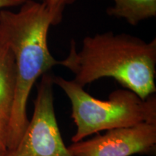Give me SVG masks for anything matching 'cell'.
Returning <instances> with one entry per match:
<instances>
[{"label": "cell", "instance_id": "cell-12", "mask_svg": "<svg viewBox=\"0 0 156 156\" xmlns=\"http://www.w3.org/2000/svg\"><path fill=\"white\" fill-rule=\"evenodd\" d=\"M36 1H38V2H44V0H36Z\"/></svg>", "mask_w": 156, "mask_h": 156}, {"label": "cell", "instance_id": "cell-8", "mask_svg": "<svg viewBox=\"0 0 156 156\" xmlns=\"http://www.w3.org/2000/svg\"><path fill=\"white\" fill-rule=\"evenodd\" d=\"M77 0H44L46 8L51 18V25H57L63 19L66 7L73 5Z\"/></svg>", "mask_w": 156, "mask_h": 156}, {"label": "cell", "instance_id": "cell-6", "mask_svg": "<svg viewBox=\"0 0 156 156\" xmlns=\"http://www.w3.org/2000/svg\"><path fill=\"white\" fill-rule=\"evenodd\" d=\"M16 87V67L8 46L0 44V129L7 135Z\"/></svg>", "mask_w": 156, "mask_h": 156}, {"label": "cell", "instance_id": "cell-4", "mask_svg": "<svg viewBox=\"0 0 156 156\" xmlns=\"http://www.w3.org/2000/svg\"><path fill=\"white\" fill-rule=\"evenodd\" d=\"M54 77L43 75L34 101V111L22 137L5 156H72L65 145L54 105Z\"/></svg>", "mask_w": 156, "mask_h": 156}, {"label": "cell", "instance_id": "cell-2", "mask_svg": "<svg viewBox=\"0 0 156 156\" xmlns=\"http://www.w3.org/2000/svg\"><path fill=\"white\" fill-rule=\"evenodd\" d=\"M51 18L44 2L26 0L17 12L0 10V44L16 67V87L6 135L7 151L16 147L28 124L27 104L37 80L58 64L48 46Z\"/></svg>", "mask_w": 156, "mask_h": 156}, {"label": "cell", "instance_id": "cell-1", "mask_svg": "<svg viewBox=\"0 0 156 156\" xmlns=\"http://www.w3.org/2000/svg\"><path fill=\"white\" fill-rule=\"evenodd\" d=\"M57 65L69 69L82 87L111 77L142 100L156 92V39L149 42L127 34L108 32L83 38L77 50L72 39L67 57Z\"/></svg>", "mask_w": 156, "mask_h": 156}, {"label": "cell", "instance_id": "cell-9", "mask_svg": "<svg viewBox=\"0 0 156 156\" xmlns=\"http://www.w3.org/2000/svg\"><path fill=\"white\" fill-rule=\"evenodd\" d=\"M25 2L26 0H0V10L9 7L21 6Z\"/></svg>", "mask_w": 156, "mask_h": 156}, {"label": "cell", "instance_id": "cell-5", "mask_svg": "<svg viewBox=\"0 0 156 156\" xmlns=\"http://www.w3.org/2000/svg\"><path fill=\"white\" fill-rule=\"evenodd\" d=\"M72 156H132L153 155L156 150V124L141 123L106 131L103 134L73 142Z\"/></svg>", "mask_w": 156, "mask_h": 156}, {"label": "cell", "instance_id": "cell-11", "mask_svg": "<svg viewBox=\"0 0 156 156\" xmlns=\"http://www.w3.org/2000/svg\"><path fill=\"white\" fill-rule=\"evenodd\" d=\"M5 153H2V152H0V156H5Z\"/></svg>", "mask_w": 156, "mask_h": 156}, {"label": "cell", "instance_id": "cell-3", "mask_svg": "<svg viewBox=\"0 0 156 156\" xmlns=\"http://www.w3.org/2000/svg\"><path fill=\"white\" fill-rule=\"evenodd\" d=\"M54 84L60 87L71 103V116L76 125L72 142L81 141L102 131L129 127L141 124H156L155 95L142 100L127 89H118L106 101L95 98L76 83L54 76Z\"/></svg>", "mask_w": 156, "mask_h": 156}, {"label": "cell", "instance_id": "cell-10", "mask_svg": "<svg viewBox=\"0 0 156 156\" xmlns=\"http://www.w3.org/2000/svg\"><path fill=\"white\" fill-rule=\"evenodd\" d=\"M7 151L6 147V136L2 130L0 129V152L5 153Z\"/></svg>", "mask_w": 156, "mask_h": 156}, {"label": "cell", "instance_id": "cell-7", "mask_svg": "<svg viewBox=\"0 0 156 156\" xmlns=\"http://www.w3.org/2000/svg\"><path fill=\"white\" fill-rule=\"evenodd\" d=\"M114 5L106 9L110 17L124 19L136 26L145 20L156 17V0H113Z\"/></svg>", "mask_w": 156, "mask_h": 156}]
</instances>
